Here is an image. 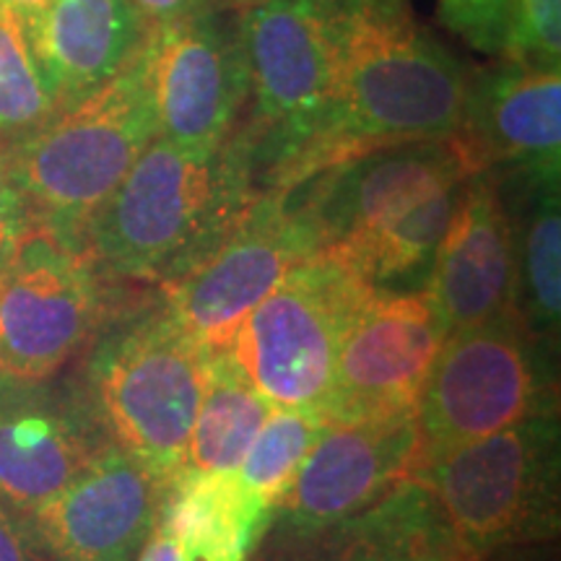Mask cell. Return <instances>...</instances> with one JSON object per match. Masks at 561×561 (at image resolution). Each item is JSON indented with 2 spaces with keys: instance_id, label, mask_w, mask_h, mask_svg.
<instances>
[{
  "instance_id": "cell-1",
  "label": "cell",
  "mask_w": 561,
  "mask_h": 561,
  "mask_svg": "<svg viewBox=\"0 0 561 561\" xmlns=\"http://www.w3.org/2000/svg\"><path fill=\"white\" fill-rule=\"evenodd\" d=\"M471 70L413 24L405 5L339 0L331 107L314 136L263 180L261 193L289 195L388 146L453 138Z\"/></svg>"
},
{
  "instance_id": "cell-2",
  "label": "cell",
  "mask_w": 561,
  "mask_h": 561,
  "mask_svg": "<svg viewBox=\"0 0 561 561\" xmlns=\"http://www.w3.org/2000/svg\"><path fill=\"white\" fill-rule=\"evenodd\" d=\"M248 133L214 151L153 140L83 234L107 278L167 284L208 257L257 198Z\"/></svg>"
},
{
  "instance_id": "cell-3",
  "label": "cell",
  "mask_w": 561,
  "mask_h": 561,
  "mask_svg": "<svg viewBox=\"0 0 561 561\" xmlns=\"http://www.w3.org/2000/svg\"><path fill=\"white\" fill-rule=\"evenodd\" d=\"M146 45V42H144ZM157 136L144 47L115 79L0 151L30 227L83 248L91 219Z\"/></svg>"
},
{
  "instance_id": "cell-4",
  "label": "cell",
  "mask_w": 561,
  "mask_h": 561,
  "mask_svg": "<svg viewBox=\"0 0 561 561\" xmlns=\"http://www.w3.org/2000/svg\"><path fill=\"white\" fill-rule=\"evenodd\" d=\"M87 351L76 388L104 437L170 481L185 468L208 351L161 301L110 318Z\"/></svg>"
},
{
  "instance_id": "cell-5",
  "label": "cell",
  "mask_w": 561,
  "mask_h": 561,
  "mask_svg": "<svg viewBox=\"0 0 561 561\" xmlns=\"http://www.w3.org/2000/svg\"><path fill=\"white\" fill-rule=\"evenodd\" d=\"M541 416H559V385L551 346L520 312L450 333L416 403L421 468Z\"/></svg>"
},
{
  "instance_id": "cell-6",
  "label": "cell",
  "mask_w": 561,
  "mask_h": 561,
  "mask_svg": "<svg viewBox=\"0 0 561 561\" xmlns=\"http://www.w3.org/2000/svg\"><path fill=\"white\" fill-rule=\"evenodd\" d=\"M473 561L559 533V416L523 421L413 473Z\"/></svg>"
},
{
  "instance_id": "cell-7",
  "label": "cell",
  "mask_w": 561,
  "mask_h": 561,
  "mask_svg": "<svg viewBox=\"0 0 561 561\" xmlns=\"http://www.w3.org/2000/svg\"><path fill=\"white\" fill-rule=\"evenodd\" d=\"M375 289L333 248H320L252 310L227 346L273 409H325L341 335Z\"/></svg>"
},
{
  "instance_id": "cell-8",
  "label": "cell",
  "mask_w": 561,
  "mask_h": 561,
  "mask_svg": "<svg viewBox=\"0 0 561 561\" xmlns=\"http://www.w3.org/2000/svg\"><path fill=\"white\" fill-rule=\"evenodd\" d=\"M339 0H255L240 19L255 128L248 130L263 182L320 128L335 89ZM261 193V191H257Z\"/></svg>"
},
{
  "instance_id": "cell-9",
  "label": "cell",
  "mask_w": 561,
  "mask_h": 561,
  "mask_svg": "<svg viewBox=\"0 0 561 561\" xmlns=\"http://www.w3.org/2000/svg\"><path fill=\"white\" fill-rule=\"evenodd\" d=\"M107 286L87 250L26 227L0 265V375L53 380L107 325Z\"/></svg>"
},
{
  "instance_id": "cell-10",
  "label": "cell",
  "mask_w": 561,
  "mask_h": 561,
  "mask_svg": "<svg viewBox=\"0 0 561 561\" xmlns=\"http://www.w3.org/2000/svg\"><path fill=\"white\" fill-rule=\"evenodd\" d=\"M322 248L289 195L261 193L208 257L161 289V305L206 351L227 348L244 318Z\"/></svg>"
},
{
  "instance_id": "cell-11",
  "label": "cell",
  "mask_w": 561,
  "mask_h": 561,
  "mask_svg": "<svg viewBox=\"0 0 561 561\" xmlns=\"http://www.w3.org/2000/svg\"><path fill=\"white\" fill-rule=\"evenodd\" d=\"M445 341L447 331L426 291L371 289L341 335L322 413L331 424L416 413Z\"/></svg>"
},
{
  "instance_id": "cell-12",
  "label": "cell",
  "mask_w": 561,
  "mask_h": 561,
  "mask_svg": "<svg viewBox=\"0 0 561 561\" xmlns=\"http://www.w3.org/2000/svg\"><path fill=\"white\" fill-rule=\"evenodd\" d=\"M157 138L187 151H214L234 136L248 100L240 24L216 9L151 26L144 45Z\"/></svg>"
},
{
  "instance_id": "cell-13",
  "label": "cell",
  "mask_w": 561,
  "mask_h": 561,
  "mask_svg": "<svg viewBox=\"0 0 561 561\" xmlns=\"http://www.w3.org/2000/svg\"><path fill=\"white\" fill-rule=\"evenodd\" d=\"M421 468L416 413L331 424L294 476L271 525L310 533L369 510Z\"/></svg>"
},
{
  "instance_id": "cell-14",
  "label": "cell",
  "mask_w": 561,
  "mask_h": 561,
  "mask_svg": "<svg viewBox=\"0 0 561 561\" xmlns=\"http://www.w3.org/2000/svg\"><path fill=\"white\" fill-rule=\"evenodd\" d=\"M107 442L76 382L0 375V502L5 507L32 517Z\"/></svg>"
},
{
  "instance_id": "cell-15",
  "label": "cell",
  "mask_w": 561,
  "mask_h": 561,
  "mask_svg": "<svg viewBox=\"0 0 561 561\" xmlns=\"http://www.w3.org/2000/svg\"><path fill=\"white\" fill-rule=\"evenodd\" d=\"M167 481L107 445L30 517L50 561H136Z\"/></svg>"
},
{
  "instance_id": "cell-16",
  "label": "cell",
  "mask_w": 561,
  "mask_h": 561,
  "mask_svg": "<svg viewBox=\"0 0 561 561\" xmlns=\"http://www.w3.org/2000/svg\"><path fill=\"white\" fill-rule=\"evenodd\" d=\"M471 174L559 170L561 73L502 58L471 70L468 100L453 136Z\"/></svg>"
},
{
  "instance_id": "cell-17",
  "label": "cell",
  "mask_w": 561,
  "mask_h": 561,
  "mask_svg": "<svg viewBox=\"0 0 561 561\" xmlns=\"http://www.w3.org/2000/svg\"><path fill=\"white\" fill-rule=\"evenodd\" d=\"M515 231L491 172L462 185L447 231L434 250L426 297L447 335L515 310Z\"/></svg>"
},
{
  "instance_id": "cell-18",
  "label": "cell",
  "mask_w": 561,
  "mask_h": 561,
  "mask_svg": "<svg viewBox=\"0 0 561 561\" xmlns=\"http://www.w3.org/2000/svg\"><path fill=\"white\" fill-rule=\"evenodd\" d=\"M250 561H473L424 483L405 479L369 510L328 528L271 525Z\"/></svg>"
},
{
  "instance_id": "cell-19",
  "label": "cell",
  "mask_w": 561,
  "mask_h": 561,
  "mask_svg": "<svg viewBox=\"0 0 561 561\" xmlns=\"http://www.w3.org/2000/svg\"><path fill=\"white\" fill-rule=\"evenodd\" d=\"M21 24L58 110L128 68L151 30L130 0H53Z\"/></svg>"
},
{
  "instance_id": "cell-20",
  "label": "cell",
  "mask_w": 561,
  "mask_h": 561,
  "mask_svg": "<svg viewBox=\"0 0 561 561\" xmlns=\"http://www.w3.org/2000/svg\"><path fill=\"white\" fill-rule=\"evenodd\" d=\"M515 231V310L530 333L557 348L561 320L559 170L494 174Z\"/></svg>"
},
{
  "instance_id": "cell-21",
  "label": "cell",
  "mask_w": 561,
  "mask_h": 561,
  "mask_svg": "<svg viewBox=\"0 0 561 561\" xmlns=\"http://www.w3.org/2000/svg\"><path fill=\"white\" fill-rule=\"evenodd\" d=\"M273 507L234 473L180 468L167 481L157 523L193 561H250L271 528Z\"/></svg>"
},
{
  "instance_id": "cell-22",
  "label": "cell",
  "mask_w": 561,
  "mask_h": 561,
  "mask_svg": "<svg viewBox=\"0 0 561 561\" xmlns=\"http://www.w3.org/2000/svg\"><path fill=\"white\" fill-rule=\"evenodd\" d=\"M273 405L227 348L208 351L206 390L187 442V468L234 473L268 421Z\"/></svg>"
},
{
  "instance_id": "cell-23",
  "label": "cell",
  "mask_w": 561,
  "mask_h": 561,
  "mask_svg": "<svg viewBox=\"0 0 561 561\" xmlns=\"http://www.w3.org/2000/svg\"><path fill=\"white\" fill-rule=\"evenodd\" d=\"M328 430L331 421L322 411L273 409L237 468V476L276 512L299 466Z\"/></svg>"
},
{
  "instance_id": "cell-24",
  "label": "cell",
  "mask_w": 561,
  "mask_h": 561,
  "mask_svg": "<svg viewBox=\"0 0 561 561\" xmlns=\"http://www.w3.org/2000/svg\"><path fill=\"white\" fill-rule=\"evenodd\" d=\"M58 110L34 60L24 24L0 9V151L37 130Z\"/></svg>"
},
{
  "instance_id": "cell-25",
  "label": "cell",
  "mask_w": 561,
  "mask_h": 561,
  "mask_svg": "<svg viewBox=\"0 0 561 561\" xmlns=\"http://www.w3.org/2000/svg\"><path fill=\"white\" fill-rule=\"evenodd\" d=\"M437 16L473 50L502 58L515 21V0H437Z\"/></svg>"
},
{
  "instance_id": "cell-26",
  "label": "cell",
  "mask_w": 561,
  "mask_h": 561,
  "mask_svg": "<svg viewBox=\"0 0 561 561\" xmlns=\"http://www.w3.org/2000/svg\"><path fill=\"white\" fill-rule=\"evenodd\" d=\"M502 58L561 68V0H515V21Z\"/></svg>"
},
{
  "instance_id": "cell-27",
  "label": "cell",
  "mask_w": 561,
  "mask_h": 561,
  "mask_svg": "<svg viewBox=\"0 0 561 561\" xmlns=\"http://www.w3.org/2000/svg\"><path fill=\"white\" fill-rule=\"evenodd\" d=\"M0 561H50L30 517L0 502Z\"/></svg>"
},
{
  "instance_id": "cell-28",
  "label": "cell",
  "mask_w": 561,
  "mask_h": 561,
  "mask_svg": "<svg viewBox=\"0 0 561 561\" xmlns=\"http://www.w3.org/2000/svg\"><path fill=\"white\" fill-rule=\"evenodd\" d=\"M26 227H30V221H26L24 206H21L19 193L13 191L9 172L3 167V157H0V265L11 255L13 244L19 242Z\"/></svg>"
},
{
  "instance_id": "cell-29",
  "label": "cell",
  "mask_w": 561,
  "mask_h": 561,
  "mask_svg": "<svg viewBox=\"0 0 561 561\" xmlns=\"http://www.w3.org/2000/svg\"><path fill=\"white\" fill-rule=\"evenodd\" d=\"M133 9L149 26L170 24V21L195 16L214 9V0H130Z\"/></svg>"
},
{
  "instance_id": "cell-30",
  "label": "cell",
  "mask_w": 561,
  "mask_h": 561,
  "mask_svg": "<svg viewBox=\"0 0 561 561\" xmlns=\"http://www.w3.org/2000/svg\"><path fill=\"white\" fill-rule=\"evenodd\" d=\"M136 561H193V557L185 551V546L174 538V533L157 523L149 533V538L140 546Z\"/></svg>"
},
{
  "instance_id": "cell-31",
  "label": "cell",
  "mask_w": 561,
  "mask_h": 561,
  "mask_svg": "<svg viewBox=\"0 0 561 561\" xmlns=\"http://www.w3.org/2000/svg\"><path fill=\"white\" fill-rule=\"evenodd\" d=\"M47 3H53V0H0V9L16 13L19 19L30 16V13L45 9Z\"/></svg>"
},
{
  "instance_id": "cell-32",
  "label": "cell",
  "mask_w": 561,
  "mask_h": 561,
  "mask_svg": "<svg viewBox=\"0 0 561 561\" xmlns=\"http://www.w3.org/2000/svg\"><path fill=\"white\" fill-rule=\"evenodd\" d=\"M382 3H390V5H405V0H382Z\"/></svg>"
},
{
  "instance_id": "cell-33",
  "label": "cell",
  "mask_w": 561,
  "mask_h": 561,
  "mask_svg": "<svg viewBox=\"0 0 561 561\" xmlns=\"http://www.w3.org/2000/svg\"><path fill=\"white\" fill-rule=\"evenodd\" d=\"M244 3H255V0H244Z\"/></svg>"
}]
</instances>
